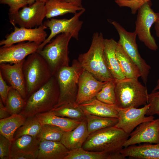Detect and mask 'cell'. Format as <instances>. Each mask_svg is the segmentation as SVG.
<instances>
[{"instance_id":"1","label":"cell","mask_w":159,"mask_h":159,"mask_svg":"<svg viewBox=\"0 0 159 159\" xmlns=\"http://www.w3.org/2000/svg\"><path fill=\"white\" fill-rule=\"evenodd\" d=\"M129 135L115 126L105 127L89 134L82 148L85 150L103 153L110 159H124L121 153Z\"/></svg>"},{"instance_id":"2","label":"cell","mask_w":159,"mask_h":159,"mask_svg":"<svg viewBox=\"0 0 159 159\" xmlns=\"http://www.w3.org/2000/svg\"><path fill=\"white\" fill-rule=\"evenodd\" d=\"M104 39L102 33H94L89 49L86 52L80 54L77 59L84 70L97 80L103 82L115 80L105 63Z\"/></svg>"},{"instance_id":"3","label":"cell","mask_w":159,"mask_h":159,"mask_svg":"<svg viewBox=\"0 0 159 159\" xmlns=\"http://www.w3.org/2000/svg\"><path fill=\"white\" fill-rule=\"evenodd\" d=\"M59 95V85L55 75L27 99L19 114L27 118L51 111L58 103Z\"/></svg>"},{"instance_id":"4","label":"cell","mask_w":159,"mask_h":159,"mask_svg":"<svg viewBox=\"0 0 159 159\" xmlns=\"http://www.w3.org/2000/svg\"><path fill=\"white\" fill-rule=\"evenodd\" d=\"M116 102L120 108H138L148 103L147 88L135 78H125L115 80Z\"/></svg>"},{"instance_id":"5","label":"cell","mask_w":159,"mask_h":159,"mask_svg":"<svg viewBox=\"0 0 159 159\" xmlns=\"http://www.w3.org/2000/svg\"><path fill=\"white\" fill-rule=\"evenodd\" d=\"M23 70L27 99L53 76L47 62L37 52L30 54L25 59Z\"/></svg>"},{"instance_id":"6","label":"cell","mask_w":159,"mask_h":159,"mask_svg":"<svg viewBox=\"0 0 159 159\" xmlns=\"http://www.w3.org/2000/svg\"><path fill=\"white\" fill-rule=\"evenodd\" d=\"M84 70L78 60L74 59L71 66L63 67L57 71L54 75L59 85V95L58 103L54 108L65 104H74L79 77Z\"/></svg>"},{"instance_id":"7","label":"cell","mask_w":159,"mask_h":159,"mask_svg":"<svg viewBox=\"0 0 159 159\" xmlns=\"http://www.w3.org/2000/svg\"><path fill=\"white\" fill-rule=\"evenodd\" d=\"M72 37L70 34H60L37 51L47 62L52 75L61 68L69 66L68 45Z\"/></svg>"},{"instance_id":"8","label":"cell","mask_w":159,"mask_h":159,"mask_svg":"<svg viewBox=\"0 0 159 159\" xmlns=\"http://www.w3.org/2000/svg\"><path fill=\"white\" fill-rule=\"evenodd\" d=\"M118 32L119 39L117 43L139 68L143 82L146 84L151 67L141 56L136 42L137 34L134 31L129 32L115 21L108 20Z\"/></svg>"},{"instance_id":"9","label":"cell","mask_w":159,"mask_h":159,"mask_svg":"<svg viewBox=\"0 0 159 159\" xmlns=\"http://www.w3.org/2000/svg\"><path fill=\"white\" fill-rule=\"evenodd\" d=\"M152 5L151 1H149L138 10L135 32L139 40L147 47L155 51L158 49V47L151 34L150 29L152 25L159 18V13L154 12L151 8Z\"/></svg>"},{"instance_id":"10","label":"cell","mask_w":159,"mask_h":159,"mask_svg":"<svg viewBox=\"0 0 159 159\" xmlns=\"http://www.w3.org/2000/svg\"><path fill=\"white\" fill-rule=\"evenodd\" d=\"M85 11L84 9L79 11L69 19L52 18L44 21L43 24L49 28L51 32L45 40L40 45L37 51L42 49L54 37L60 34H70L72 35V38L78 40L79 32L83 23V22L80 20V18Z\"/></svg>"},{"instance_id":"11","label":"cell","mask_w":159,"mask_h":159,"mask_svg":"<svg viewBox=\"0 0 159 159\" xmlns=\"http://www.w3.org/2000/svg\"><path fill=\"white\" fill-rule=\"evenodd\" d=\"M45 3L36 1L31 5L25 6L15 14L9 15L10 23L13 26L32 28L43 24L46 17Z\"/></svg>"},{"instance_id":"12","label":"cell","mask_w":159,"mask_h":159,"mask_svg":"<svg viewBox=\"0 0 159 159\" xmlns=\"http://www.w3.org/2000/svg\"><path fill=\"white\" fill-rule=\"evenodd\" d=\"M115 106L118 117V122L115 126L129 135L140 124L154 120L153 116H145L150 107L149 103L140 108L134 107L120 108Z\"/></svg>"},{"instance_id":"13","label":"cell","mask_w":159,"mask_h":159,"mask_svg":"<svg viewBox=\"0 0 159 159\" xmlns=\"http://www.w3.org/2000/svg\"><path fill=\"white\" fill-rule=\"evenodd\" d=\"M14 26V32L7 34L5 39L0 41V46H9L26 41L34 42L40 44L47 38V34L45 30L48 27L43 24L34 28L18 27L16 25Z\"/></svg>"},{"instance_id":"14","label":"cell","mask_w":159,"mask_h":159,"mask_svg":"<svg viewBox=\"0 0 159 159\" xmlns=\"http://www.w3.org/2000/svg\"><path fill=\"white\" fill-rule=\"evenodd\" d=\"M129 136L130 138L124 143V147L142 143H159V117L140 124Z\"/></svg>"},{"instance_id":"15","label":"cell","mask_w":159,"mask_h":159,"mask_svg":"<svg viewBox=\"0 0 159 159\" xmlns=\"http://www.w3.org/2000/svg\"><path fill=\"white\" fill-rule=\"evenodd\" d=\"M16 44L2 46L0 48V64H14L25 59L37 51L40 44L34 42H20Z\"/></svg>"},{"instance_id":"16","label":"cell","mask_w":159,"mask_h":159,"mask_svg":"<svg viewBox=\"0 0 159 159\" xmlns=\"http://www.w3.org/2000/svg\"><path fill=\"white\" fill-rule=\"evenodd\" d=\"M107 82L97 80L91 74L84 69L79 77L78 91L74 106H78L95 97Z\"/></svg>"},{"instance_id":"17","label":"cell","mask_w":159,"mask_h":159,"mask_svg":"<svg viewBox=\"0 0 159 159\" xmlns=\"http://www.w3.org/2000/svg\"><path fill=\"white\" fill-rule=\"evenodd\" d=\"M25 59L14 64L8 63L0 64V72L6 83L19 92L26 101V84L23 70Z\"/></svg>"},{"instance_id":"18","label":"cell","mask_w":159,"mask_h":159,"mask_svg":"<svg viewBox=\"0 0 159 159\" xmlns=\"http://www.w3.org/2000/svg\"><path fill=\"white\" fill-rule=\"evenodd\" d=\"M89 134L86 119L82 121L73 130L65 131L60 142L69 151L80 148L82 147Z\"/></svg>"},{"instance_id":"19","label":"cell","mask_w":159,"mask_h":159,"mask_svg":"<svg viewBox=\"0 0 159 159\" xmlns=\"http://www.w3.org/2000/svg\"><path fill=\"white\" fill-rule=\"evenodd\" d=\"M117 42L113 39H104V55L106 66L114 79L125 78L122 73L116 54Z\"/></svg>"},{"instance_id":"20","label":"cell","mask_w":159,"mask_h":159,"mask_svg":"<svg viewBox=\"0 0 159 159\" xmlns=\"http://www.w3.org/2000/svg\"><path fill=\"white\" fill-rule=\"evenodd\" d=\"M125 158L138 159H159V143L133 145L123 148L121 152Z\"/></svg>"},{"instance_id":"21","label":"cell","mask_w":159,"mask_h":159,"mask_svg":"<svg viewBox=\"0 0 159 159\" xmlns=\"http://www.w3.org/2000/svg\"><path fill=\"white\" fill-rule=\"evenodd\" d=\"M79 106L85 114L110 118H118V113L115 105L103 102L95 97Z\"/></svg>"},{"instance_id":"22","label":"cell","mask_w":159,"mask_h":159,"mask_svg":"<svg viewBox=\"0 0 159 159\" xmlns=\"http://www.w3.org/2000/svg\"><path fill=\"white\" fill-rule=\"evenodd\" d=\"M69 151L60 142L42 141L37 159H64Z\"/></svg>"},{"instance_id":"23","label":"cell","mask_w":159,"mask_h":159,"mask_svg":"<svg viewBox=\"0 0 159 159\" xmlns=\"http://www.w3.org/2000/svg\"><path fill=\"white\" fill-rule=\"evenodd\" d=\"M40 140L36 136L24 135L11 141L10 159L16 154L24 153H38Z\"/></svg>"},{"instance_id":"24","label":"cell","mask_w":159,"mask_h":159,"mask_svg":"<svg viewBox=\"0 0 159 159\" xmlns=\"http://www.w3.org/2000/svg\"><path fill=\"white\" fill-rule=\"evenodd\" d=\"M35 116L42 125L47 124L55 125L60 127L64 131L73 130L81 122L58 116L51 110L38 114Z\"/></svg>"},{"instance_id":"25","label":"cell","mask_w":159,"mask_h":159,"mask_svg":"<svg viewBox=\"0 0 159 159\" xmlns=\"http://www.w3.org/2000/svg\"><path fill=\"white\" fill-rule=\"evenodd\" d=\"M116 54L121 71L125 78L138 79L140 77L139 68L118 43Z\"/></svg>"},{"instance_id":"26","label":"cell","mask_w":159,"mask_h":159,"mask_svg":"<svg viewBox=\"0 0 159 159\" xmlns=\"http://www.w3.org/2000/svg\"><path fill=\"white\" fill-rule=\"evenodd\" d=\"M47 19L62 16L68 13L75 14L85 9L62 0H48L45 3Z\"/></svg>"},{"instance_id":"27","label":"cell","mask_w":159,"mask_h":159,"mask_svg":"<svg viewBox=\"0 0 159 159\" xmlns=\"http://www.w3.org/2000/svg\"><path fill=\"white\" fill-rule=\"evenodd\" d=\"M26 118L20 114H15L0 119V134L12 141L15 132L23 124Z\"/></svg>"},{"instance_id":"28","label":"cell","mask_w":159,"mask_h":159,"mask_svg":"<svg viewBox=\"0 0 159 159\" xmlns=\"http://www.w3.org/2000/svg\"><path fill=\"white\" fill-rule=\"evenodd\" d=\"M54 113L59 117L82 121L86 120V115L78 106L74 104H68L61 105L51 110Z\"/></svg>"},{"instance_id":"29","label":"cell","mask_w":159,"mask_h":159,"mask_svg":"<svg viewBox=\"0 0 159 159\" xmlns=\"http://www.w3.org/2000/svg\"><path fill=\"white\" fill-rule=\"evenodd\" d=\"M85 115L89 134L105 127L115 126L118 120L117 118L104 117L90 114Z\"/></svg>"},{"instance_id":"30","label":"cell","mask_w":159,"mask_h":159,"mask_svg":"<svg viewBox=\"0 0 159 159\" xmlns=\"http://www.w3.org/2000/svg\"><path fill=\"white\" fill-rule=\"evenodd\" d=\"M26 103V101L19 92L12 87L8 93L5 106L12 115L19 114Z\"/></svg>"},{"instance_id":"31","label":"cell","mask_w":159,"mask_h":159,"mask_svg":"<svg viewBox=\"0 0 159 159\" xmlns=\"http://www.w3.org/2000/svg\"><path fill=\"white\" fill-rule=\"evenodd\" d=\"M42 126V125L35 116L27 117L23 124L15 132L14 139L24 135L37 137Z\"/></svg>"},{"instance_id":"32","label":"cell","mask_w":159,"mask_h":159,"mask_svg":"<svg viewBox=\"0 0 159 159\" xmlns=\"http://www.w3.org/2000/svg\"><path fill=\"white\" fill-rule=\"evenodd\" d=\"M64 132L57 126L50 124H44L42 125L37 137L40 141L49 140L60 142Z\"/></svg>"},{"instance_id":"33","label":"cell","mask_w":159,"mask_h":159,"mask_svg":"<svg viewBox=\"0 0 159 159\" xmlns=\"http://www.w3.org/2000/svg\"><path fill=\"white\" fill-rule=\"evenodd\" d=\"M64 159H110V157L106 154L87 150L81 148L69 151Z\"/></svg>"},{"instance_id":"34","label":"cell","mask_w":159,"mask_h":159,"mask_svg":"<svg viewBox=\"0 0 159 159\" xmlns=\"http://www.w3.org/2000/svg\"><path fill=\"white\" fill-rule=\"evenodd\" d=\"M95 97L99 100L104 103L115 105L116 98L115 80L107 82L96 94Z\"/></svg>"},{"instance_id":"35","label":"cell","mask_w":159,"mask_h":159,"mask_svg":"<svg viewBox=\"0 0 159 159\" xmlns=\"http://www.w3.org/2000/svg\"><path fill=\"white\" fill-rule=\"evenodd\" d=\"M151 0H115L116 3L120 7L130 8L132 14H135L138 10L143 5Z\"/></svg>"},{"instance_id":"36","label":"cell","mask_w":159,"mask_h":159,"mask_svg":"<svg viewBox=\"0 0 159 159\" xmlns=\"http://www.w3.org/2000/svg\"><path fill=\"white\" fill-rule=\"evenodd\" d=\"M150 107L146 114L147 116L159 115V93L152 91L148 94V103Z\"/></svg>"},{"instance_id":"37","label":"cell","mask_w":159,"mask_h":159,"mask_svg":"<svg viewBox=\"0 0 159 159\" xmlns=\"http://www.w3.org/2000/svg\"><path fill=\"white\" fill-rule=\"evenodd\" d=\"M29 0H0V3L8 5L9 7V15L15 14L21 8L26 6Z\"/></svg>"},{"instance_id":"38","label":"cell","mask_w":159,"mask_h":159,"mask_svg":"<svg viewBox=\"0 0 159 159\" xmlns=\"http://www.w3.org/2000/svg\"><path fill=\"white\" fill-rule=\"evenodd\" d=\"M11 141L0 134V158L10 159Z\"/></svg>"},{"instance_id":"39","label":"cell","mask_w":159,"mask_h":159,"mask_svg":"<svg viewBox=\"0 0 159 159\" xmlns=\"http://www.w3.org/2000/svg\"><path fill=\"white\" fill-rule=\"evenodd\" d=\"M12 87L8 85L3 77L0 72V98L5 105L8 93Z\"/></svg>"},{"instance_id":"40","label":"cell","mask_w":159,"mask_h":159,"mask_svg":"<svg viewBox=\"0 0 159 159\" xmlns=\"http://www.w3.org/2000/svg\"><path fill=\"white\" fill-rule=\"evenodd\" d=\"M38 153H24L16 154L12 156L11 159H36Z\"/></svg>"},{"instance_id":"41","label":"cell","mask_w":159,"mask_h":159,"mask_svg":"<svg viewBox=\"0 0 159 159\" xmlns=\"http://www.w3.org/2000/svg\"><path fill=\"white\" fill-rule=\"evenodd\" d=\"M11 115L0 98V119L7 118Z\"/></svg>"},{"instance_id":"42","label":"cell","mask_w":159,"mask_h":159,"mask_svg":"<svg viewBox=\"0 0 159 159\" xmlns=\"http://www.w3.org/2000/svg\"><path fill=\"white\" fill-rule=\"evenodd\" d=\"M62 1L69 3L79 7H82V0H62Z\"/></svg>"},{"instance_id":"43","label":"cell","mask_w":159,"mask_h":159,"mask_svg":"<svg viewBox=\"0 0 159 159\" xmlns=\"http://www.w3.org/2000/svg\"><path fill=\"white\" fill-rule=\"evenodd\" d=\"M154 28L157 37H159V18L154 23Z\"/></svg>"},{"instance_id":"44","label":"cell","mask_w":159,"mask_h":159,"mask_svg":"<svg viewBox=\"0 0 159 159\" xmlns=\"http://www.w3.org/2000/svg\"><path fill=\"white\" fill-rule=\"evenodd\" d=\"M48 0H29L28 2V4L29 6L31 5L36 1H42L46 3Z\"/></svg>"},{"instance_id":"45","label":"cell","mask_w":159,"mask_h":159,"mask_svg":"<svg viewBox=\"0 0 159 159\" xmlns=\"http://www.w3.org/2000/svg\"><path fill=\"white\" fill-rule=\"evenodd\" d=\"M157 91L159 93V77L157 82L156 85L152 91Z\"/></svg>"}]
</instances>
